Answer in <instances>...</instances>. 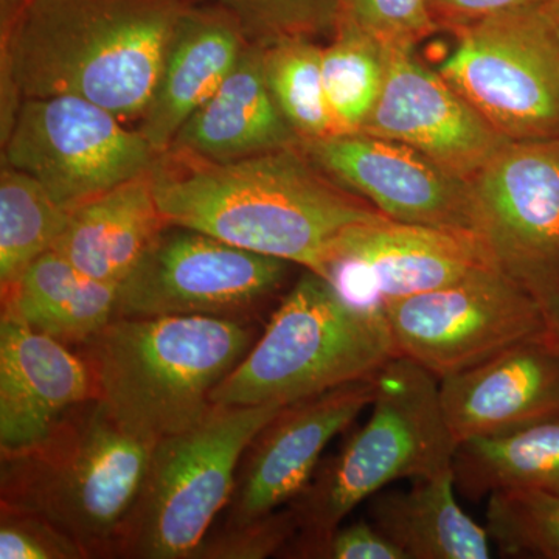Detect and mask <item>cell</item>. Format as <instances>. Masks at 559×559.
<instances>
[{
    "mask_svg": "<svg viewBox=\"0 0 559 559\" xmlns=\"http://www.w3.org/2000/svg\"><path fill=\"white\" fill-rule=\"evenodd\" d=\"M547 20H549L551 28L557 33L559 39V0H546L540 5Z\"/></svg>",
    "mask_w": 559,
    "mask_h": 559,
    "instance_id": "cell-37",
    "label": "cell"
},
{
    "mask_svg": "<svg viewBox=\"0 0 559 559\" xmlns=\"http://www.w3.org/2000/svg\"><path fill=\"white\" fill-rule=\"evenodd\" d=\"M299 527L289 507L246 524L223 525L205 536L194 550V559H261L283 554Z\"/></svg>",
    "mask_w": 559,
    "mask_h": 559,
    "instance_id": "cell-31",
    "label": "cell"
},
{
    "mask_svg": "<svg viewBox=\"0 0 559 559\" xmlns=\"http://www.w3.org/2000/svg\"><path fill=\"white\" fill-rule=\"evenodd\" d=\"M476 230L533 294L559 275V138L509 142L469 180Z\"/></svg>",
    "mask_w": 559,
    "mask_h": 559,
    "instance_id": "cell-12",
    "label": "cell"
},
{
    "mask_svg": "<svg viewBox=\"0 0 559 559\" xmlns=\"http://www.w3.org/2000/svg\"><path fill=\"white\" fill-rule=\"evenodd\" d=\"M322 49L311 38H283L263 46L267 86L300 143L340 132L323 86Z\"/></svg>",
    "mask_w": 559,
    "mask_h": 559,
    "instance_id": "cell-26",
    "label": "cell"
},
{
    "mask_svg": "<svg viewBox=\"0 0 559 559\" xmlns=\"http://www.w3.org/2000/svg\"><path fill=\"white\" fill-rule=\"evenodd\" d=\"M319 559H406L403 551L385 538L371 522L359 521L337 527L329 536L294 555Z\"/></svg>",
    "mask_w": 559,
    "mask_h": 559,
    "instance_id": "cell-33",
    "label": "cell"
},
{
    "mask_svg": "<svg viewBox=\"0 0 559 559\" xmlns=\"http://www.w3.org/2000/svg\"><path fill=\"white\" fill-rule=\"evenodd\" d=\"M288 274L286 261L170 224L119 286L116 318L238 319L272 299Z\"/></svg>",
    "mask_w": 559,
    "mask_h": 559,
    "instance_id": "cell-11",
    "label": "cell"
},
{
    "mask_svg": "<svg viewBox=\"0 0 559 559\" xmlns=\"http://www.w3.org/2000/svg\"><path fill=\"white\" fill-rule=\"evenodd\" d=\"M240 24L250 44L283 38L331 36L336 31L337 0H212Z\"/></svg>",
    "mask_w": 559,
    "mask_h": 559,
    "instance_id": "cell-29",
    "label": "cell"
},
{
    "mask_svg": "<svg viewBox=\"0 0 559 559\" xmlns=\"http://www.w3.org/2000/svg\"><path fill=\"white\" fill-rule=\"evenodd\" d=\"M399 356L381 305L347 299L305 270L266 330L215 392L213 406H288L374 377Z\"/></svg>",
    "mask_w": 559,
    "mask_h": 559,
    "instance_id": "cell-5",
    "label": "cell"
},
{
    "mask_svg": "<svg viewBox=\"0 0 559 559\" xmlns=\"http://www.w3.org/2000/svg\"><path fill=\"white\" fill-rule=\"evenodd\" d=\"M455 489L451 468L415 479L407 491H380L370 522L406 559H488V530L462 510Z\"/></svg>",
    "mask_w": 559,
    "mask_h": 559,
    "instance_id": "cell-22",
    "label": "cell"
},
{
    "mask_svg": "<svg viewBox=\"0 0 559 559\" xmlns=\"http://www.w3.org/2000/svg\"><path fill=\"white\" fill-rule=\"evenodd\" d=\"M116 114L84 100L27 98L2 135V164L38 180L72 212L84 202L153 170L160 154Z\"/></svg>",
    "mask_w": 559,
    "mask_h": 559,
    "instance_id": "cell-9",
    "label": "cell"
},
{
    "mask_svg": "<svg viewBox=\"0 0 559 559\" xmlns=\"http://www.w3.org/2000/svg\"><path fill=\"white\" fill-rule=\"evenodd\" d=\"M255 344L241 319L215 316L114 318L81 345L95 399L145 443L200 425L212 393Z\"/></svg>",
    "mask_w": 559,
    "mask_h": 559,
    "instance_id": "cell-3",
    "label": "cell"
},
{
    "mask_svg": "<svg viewBox=\"0 0 559 559\" xmlns=\"http://www.w3.org/2000/svg\"><path fill=\"white\" fill-rule=\"evenodd\" d=\"M283 406H215L200 425L154 444L119 558L186 559L227 509L241 460Z\"/></svg>",
    "mask_w": 559,
    "mask_h": 559,
    "instance_id": "cell-7",
    "label": "cell"
},
{
    "mask_svg": "<svg viewBox=\"0 0 559 559\" xmlns=\"http://www.w3.org/2000/svg\"><path fill=\"white\" fill-rule=\"evenodd\" d=\"M428 2L430 13L440 31L448 28L455 32L498 14L543 5L546 0H428Z\"/></svg>",
    "mask_w": 559,
    "mask_h": 559,
    "instance_id": "cell-34",
    "label": "cell"
},
{
    "mask_svg": "<svg viewBox=\"0 0 559 559\" xmlns=\"http://www.w3.org/2000/svg\"><path fill=\"white\" fill-rule=\"evenodd\" d=\"M359 131L404 143L465 180L511 142L415 49L390 50L380 98Z\"/></svg>",
    "mask_w": 559,
    "mask_h": 559,
    "instance_id": "cell-16",
    "label": "cell"
},
{
    "mask_svg": "<svg viewBox=\"0 0 559 559\" xmlns=\"http://www.w3.org/2000/svg\"><path fill=\"white\" fill-rule=\"evenodd\" d=\"M457 443L506 436L559 417V342L550 330L440 380Z\"/></svg>",
    "mask_w": 559,
    "mask_h": 559,
    "instance_id": "cell-17",
    "label": "cell"
},
{
    "mask_svg": "<svg viewBox=\"0 0 559 559\" xmlns=\"http://www.w3.org/2000/svg\"><path fill=\"white\" fill-rule=\"evenodd\" d=\"M535 296L538 297L544 314H546L549 330L559 342V275L536 290Z\"/></svg>",
    "mask_w": 559,
    "mask_h": 559,
    "instance_id": "cell-35",
    "label": "cell"
},
{
    "mask_svg": "<svg viewBox=\"0 0 559 559\" xmlns=\"http://www.w3.org/2000/svg\"><path fill=\"white\" fill-rule=\"evenodd\" d=\"M382 310L399 355L439 380L549 330L538 297L496 264Z\"/></svg>",
    "mask_w": 559,
    "mask_h": 559,
    "instance_id": "cell-10",
    "label": "cell"
},
{
    "mask_svg": "<svg viewBox=\"0 0 559 559\" xmlns=\"http://www.w3.org/2000/svg\"><path fill=\"white\" fill-rule=\"evenodd\" d=\"M299 143L267 86L263 46L249 43L219 90L183 123L167 151L226 162Z\"/></svg>",
    "mask_w": 559,
    "mask_h": 559,
    "instance_id": "cell-20",
    "label": "cell"
},
{
    "mask_svg": "<svg viewBox=\"0 0 559 559\" xmlns=\"http://www.w3.org/2000/svg\"><path fill=\"white\" fill-rule=\"evenodd\" d=\"M194 0H32L0 33L2 135L22 100L84 98L142 119L176 22Z\"/></svg>",
    "mask_w": 559,
    "mask_h": 559,
    "instance_id": "cell-2",
    "label": "cell"
},
{
    "mask_svg": "<svg viewBox=\"0 0 559 559\" xmlns=\"http://www.w3.org/2000/svg\"><path fill=\"white\" fill-rule=\"evenodd\" d=\"M31 2L32 0H0V33L5 32Z\"/></svg>",
    "mask_w": 559,
    "mask_h": 559,
    "instance_id": "cell-36",
    "label": "cell"
},
{
    "mask_svg": "<svg viewBox=\"0 0 559 559\" xmlns=\"http://www.w3.org/2000/svg\"><path fill=\"white\" fill-rule=\"evenodd\" d=\"M455 487L479 500L502 489H532L559 495V417L506 436L459 443Z\"/></svg>",
    "mask_w": 559,
    "mask_h": 559,
    "instance_id": "cell-24",
    "label": "cell"
},
{
    "mask_svg": "<svg viewBox=\"0 0 559 559\" xmlns=\"http://www.w3.org/2000/svg\"><path fill=\"white\" fill-rule=\"evenodd\" d=\"M248 44L237 20L212 0H194L180 14L139 120V131L157 154L170 148L183 123L219 90Z\"/></svg>",
    "mask_w": 559,
    "mask_h": 559,
    "instance_id": "cell-19",
    "label": "cell"
},
{
    "mask_svg": "<svg viewBox=\"0 0 559 559\" xmlns=\"http://www.w3.org/2000/svg\"><path fill=\"white\" fill-rule=\"evenodd\" d=\"M151 176L168 224L322 277L353 227L385 216L326 176L299 145L226 162L167 151Z\"/></svg>",
    "mask_w": 559,
    "mask_h": 559,
    "instance_id": "cell-1",
    "label": "cell"
},
{
    "mask_svg": "<svg viewBox=\"0 0 559 559\" xmlns=\"http://www.w3.org/2000/svg\"><path fill=\"white\" fill-rule=\"evenodd\" d=\"M337 24L355 25L390 49H417L440 31L428 0H337Z\"/></svg>",
    "mask_w": 559,
    "mask_h": 559,
    "instance_id": "cell-30",
    "label": "cell"
},
{
    "mask_svg": "<svg viewBox=\"0 0 559 559\" xmlns=\"http://www.w3.org/2000/svg\"><path fill=\"white\" fill-rule=\"evenodd\" d=\"M457 447L441 409L439 378L395 356L377 373L369 421L289 503L299 532L283 554L294 557L319 543L393 481L451 469Z\"/></svg>",
    "mask_w": 559,
    "mask_h": 559,
    "instance_id": "cell-6",
    "label": "cell"
},
{
    "mask_svg": "<svg viewBox=\"0 0 559 559\" xmlns=\"http://www.w3.org/2000/svg\"><path fill=\"white\" fill-rule=\"evenodd\" d=\"M390 50L355 25H336L331 43L322 49V73L337 131L362 128L384 86Z\"/></svg>",
    "mask_w": 559,
    "mask_h": 559,
    "instance_id": "cell-27",
    "label": "cell"
},
{
    "mask_svg": "<svg viewBox=\"0 0 559 559\" xmlns=\"http://www.w3.org/2000/svg\"><path fill=\"white\" fill-rule=\"evenodd\" d=\"M95 399L81 353L2 312L0 452L17 454L47 439L70 411Z\"/></svg>",
    "mask_w": 559,
    "mask_h": 559,
    "instance_id": "cell-18",
    "label": "cell"
},
{
    "mask_svg": "<svg viewBox=\"0 0 559 559\" xmlns=\"http://www.w3.org/2000/svg\"><path fill=\"white\" fill-rule=\"evenodd\" d=\"M299 146L326 176L390 219L477 234L469 180L404 143L355 131Z\"/></svg>",
    "mask_w": 559,
    "mask_h": 559,
    "instance_id": "cell-14",
    "label": "cell"
},
{
    "mask_svg": "<svg viewBox=\"0 0 559 559\" xmlns=\"http://www.w3.org/2000/svg\"><path fill=\"white\" fill-rule=\"evenodd\" d=\"M167 226L150 171L73 209L53 250L87 277L120 286Z\"/></svg>",
    "mask_w": 559,
    "mask_h": 559,
    "instance_id": "cell-21",
    "label": "cell"
},
{
    "mask_svg": "<svg viewBox=\"0 0 559 559\" xmlns=\"http://www.w3.org/2000/svg\"><path fill=\"white\" fill-rule=\"evenodd\" d=\"M0 558L86 559L83 550L49 521L0 507Z\"/></svg>",
    "mask_w": 559,
    "mask_h": 559,
    "instance_id": "cell-32",
    "label": "cell"
},
{
    "mask_svg": "<svg viewBox=\"0 0 559 559\" xmlns=\"http://www.w3.org/2000/svg\"><path fill=\"white\" fill-rule=\"evenodd\" d=\"M38 180L10 165L0 170V285H13L47 250L69 219Z\"/></svg>",
    "mask_w": 559,
    "mask_h": 559,
    "instance_id": "cell-25",
    "label": "cell"
},
{
    "mask_svg": "<svg viewBox=\"0 0 559 559\" xmlns=\"http://www.w3.org/2000/svg\"><path fill=\"white\" fill-rule=\"evenodd\" d=\"M495 264L476 231L382 216L342 238L323 277L355 304L382 307L384 301L444 288Z\"/></svg>",
    "mask_w": 559,
    "mask_h": 559,
    "instance_id": "cell-13",
    "label": "cell"
},
{
    "mask_svg": "<svg viewBox=\"0 0 559 559\" xmlns=\"http://www.w3.org/2000/svg\"><path fill=\"white\" fill-rule=\"evenodd\" d=\"M374 393L377 374L283 406L241 460L224 525L259 520L299 498L330 441L371 406Z\"/></svg>",
    "mask_w": 559,
    "mask_h": 559,
    "instance_id": "cell-15",
    "label": "cell"
},
{
    "mask_svg": "<svg viewBox=\"0 0 559 559\" xmlns=\"http://www.w3.org/2000/svg\"><path fill=\"white\" fill-rule=\"evenodd\" d=\"M119 286L98 282L50 249L2 289V312L66 345H83L116 318Z\"/></svg>",
    "mask_w": 559,
    "mask_h": 559,
    "instance_id": "cell-23",
    "label": "cell"
},
{
    "mask_svg": "<svg viewBox=\"0 0 559 559\" xmlns=\"http://www.w3.org/2000/svg\"><path fill=\"white\" fill-rule=\"evenodd\" d=\"M487 530L500 557L559 559V495L532 489L492 492Z\"/></svg>",
    "mask_w": 559,
    "mask_h": 559,
    "instance_id": "cell-28",
    "label": "cell"
},
{
    "mask_svg": "<svg viewBox=\"0 0 559 559\" xmlns=\"http://www.w3.org/2000/svg\"><path fill=\"white\" fill-rule=\"evenodd\" d=\"M454 35L437 70L496 131L511 142L559 138V39L540 5Z\"/></svg>",
    "mask_w": 559,
    "mask_h": 559,
    "instance_id": "cell-8",
    "label": "cell"
},
{
    "mask_svg": "<svg viewBox=\"0 0 559 559\" xmlns=\"http://www.w3.org/2000/svg\"><path fill=\"white\" fill-rule=\"evenodd\" d=\"M153 448L86 401L36 447L3 455L0 507L38 514L86 558H119Z\"/></svg>",
    "mask_w": 559,
    "mask_h": 559,
    "instance_id": "cell-4",
    "label": "cell"
}]
</instances>
